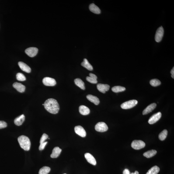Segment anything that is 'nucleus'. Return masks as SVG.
I'll use <instances>...</instances> for the list:
<instances>
[{"label": "nucleus", "mask_w": 174, "mask_h": 174, "mask_svg": "<svg viewBox=\"0 0 174 174\" xmlns=\"http://www.w3.org/2000/svg\"><path fill=\"white\" fill-rule=\"evenodd\" d=\"M44 106L49 113L57 114L59 110V106L57 101L53 99H48L45 102Z\"/></svg>", "instance_id": "obj_1"}, {"label": "nucleus", "mask_w": 174, "mask_h": 174, "mask_svg": "<svg viewBox=\"0 0 174 174\" xmlns=\"http://www.w3.org/2000/svg\"><path fill=\"white\" fill-rule=\"evenodd\" d=\"M18 141L22 148L26 151H29L30 149L31 143L30 139L25 135H21L18 137Z\"/></svg>", "instance_id": "obj_2"}, {"label": "nucleus", "mask_w": 174, "mask_h": 174, "mask_svg": "<svg viewBox=\"0 0 174 174\" xmlns=\"http://www.w3.org/2000/svg\"><path fill=\"white\" fill-rule=\"evenodd\" d=\"M137 103H138L137 101L135 100H133L124 102L121 104V106L123 109H129L134 107L137 105Z\"/></svg>", "instance_id": "obj_3"}, {"label": "nucleus", "mask_w": 174, "mask_h": 174, "mask_svg": "<svg viewBox=\"0 0 174 174\" xmlns=\"http://www.w3.org/2000/svg\"><path fill=\"white\" fill-rule=\"evenodd\" d=\"M145 146V143L142 140H135L131 144L132 148L135 150H140L144 148Z\"/></svg>", "instance_id": "obj_4"}, {"label": "nucleus", "mask_w": 174, "mask_h": 174, "mask_svg": "<svg viewBox=\"0 0 174 174\" xmlns=\"http://www.w3.org/2000/svg\"><path fill=\"white\" fill-rule=\"evenodd\" d=\"M164 30L162 26L158 28L157 29L155 36V40L157 42H159L162 40L163 37Z\"/></svg>", "instance_id": "obj_5"}, {"label": "nucleus", "mask_w": 174, "mask_h": 174, "mask_svg": "<svg viewBox=\"0 0 174 174\" xmlns=\"http://www.w3.org/2000/svg\"><path fill=\"white\" fill-rule=\"evenodd\" d=\"M95 129L97 131L104 132L107 131L108 128L106 123L103 122H100L97 123L95 126Z\"/></svg>", "instance_id": "obj_6"}, {"label": "nucleus", "mask_w": 174, "mask_h": 174, "mask_svg": "<svg viewBox=\"0 0 174 174\" xmlns=\"http://www.w3.org/2000/svg\"><path fill=\"white\" fill-rule=\"evenodd\" d=\"M42 81L43 84L47 86H54L56 84L55 80L49 77H46L44 78Z\"/></svg>", "instance_id": "obj_7"}, {"label": "nucleus", "mask_w": 174, "mask_h": 174, "mask_svg": "<svg viewBox=\"0 0 174 174\" xmlns=\"http://www.w3.org/2000/svg\"><path fill=\"white\" fill-rule=\"evenodd\" d=\"M38 49L35 47L28 48L25 50V52L28 56L30 57H33L37 54Z\"/></svg>", "instance_id": "obj_8"}, {"label": "nucleus", "mask_w": 174, "mask_h": 174, "mask_svg": "<svg viewBox=\"0 0 174 174\" xmlns=\"http://www.w3.org/2000/svg\"><path fill=\"white\" fill-rule=\"evenodd\" d=\"M162 116V113L160 112L156 113L150 118L148 120V123L150 124H153L157 122Z\"/></svg>", "instance_id": "obj_9"}, {"label": "nucleus", "mask_w": 174, "mask_h": 174, "mask_svg": "<svg viewBox=\"0 0 174 174\" xmlns=\"http://www.w3.org/2000/svg\"><path fill=\"white\" fill-rule=\"evenodd\" d=\"M75 132L77 134L82 137H85L86 136V132L84 129L81 126H76L75 128Z\"/></svg>", "instance_id": "obj_10"}, {"label": "nucleus", "mask_w": 174, "mask_h": 174, "mask_svg": "<svg viewBox=\"0 0 174 174\" xmlns=\"http://www.w3.org/2000/svg\"><path fill=\"white\" fill-rule=\"evenodd\" d=\"M97 88L100 92L103 93L109 90L110 86L107 84H99L97 85Z\"/></svg>", "instance_id": "obj_11"}, {"label": "nucleus", "mask_w": 174, "mask_h": 174, "mask_svg": "<svg viewBox=\"0 0 174 174\" xmlns=\"http://www.w3.org/2000/svg\"><path fill=\"white\" fill-rule=\"evenodd\" d=\"M85 156L86 160L90 164L94 165H96V160L92 154L89 153H87L85 154Z\"/></svg>", "instance_id": "obj_12"}, {"label": "nucleus", "mask_w": 174, "mask_h": 174, "mask_svg": "<svg viewBox=\"0 0 174 174\" xmlns=\"http://www.w3.org/2000/svg\"><path fill=\"white\" fill-rule=\"evenodd\" d=\"M156 106L157 105L156 103H154L151 104L144 109L143 112V114L145 115L150 113L156 107Z\"/></svg>", "instance_id": "obj_13"}, {"label": "nucleus", "mask_w": 174, "mask_h": 174, "mask_svg": "<svg viewBox=\"0 0 174 174\" xmlns=\"http://www.w3.org/2000/svg\"><path fill=\"white\" fill-rule=\"evenodd\" d=\"M18 64L21 69L22 70V71L25 72L26 73H30L31 71V69L29 66H28L27 64L25 63L22 62H19L18 63Z\"/></svg>", "instance_id": "obj_14"}, {"label": "nucleus", "mask_w": 174, "mask_h": 174, "mask_svg": "<svg viewBox=\"0 0 174 174\" xmlns=\"http://www.w3.org/2000/svg\"><path fill=\"white\" fill-rule=\"evenodd\" d=\"M13 86L18 92L23 93L25 91V86L22 84L18 82H15L13 85Z\"/></svg>", "instance_id": "obj_15"}, {"label": "nucleus", "mask_w": 174, "mask_h": 174, "mask_svg": "<svg viewBox=\"0 0 174 174\" xmlns=\"http://www.w3.org/2000/svg\"><path fill=\"white\" fill-rule=\"evenodd\" d=\"M62 149L58 147H55L50 156L52 158H57L61 154Z\"/></svg>", "instance_id": "obj_16"}, {"label": "nucleus", "mask_w": 174, "mask_h": 174, "mask_svg": "<svg viewBox=\"0 0 174 174\" xmlns=\"http://www.w3.org/2000/svg\"><path fill=\"white\" fill-rule=\"evenodd\" d=\"M25 120V116L24 115H22L19 117H17L14 121V122L16 125L20 126L23 124Z\"/></svg>", "instance_id": "obj_17"}, {"label": "nucleus", "mask_w": 174, "mask_h": 174, "mask_svg": "<svg viewBox=\"0 0 174 174\" xmlns=\"http://www.w3.org/2000/svg\"><path fill=\"white\" fill-rule=\"evenodd\" d=\"M79 112L81 115H87L90 113V110L87 106L82 105L79 106Z\"/></svg>", "instance_id": "obj_18"}, {"label": "nucleus", "mask_w": 174, "mask_h": 174, "mask_svg": "<svg viewBox=\"0 0 174 174\" xmlns=\"http://www.w3.org/2000/svg\"><path fill=\"white\" fill-rule=\"evenodd\" d=\"M86 98L88 100L94 104L95 105H97L100 103L99 100L96 96L91 95H88L86 96Z\"/></svg>", "instance_id": "obj_19"}, {"label": "nucleus", "mask_w": 174, "mask_h": 174, "mask_svg": "<svg viewBox=\"0 0 174 174\" xmlns=\"http://www.w3.org/2000/svg\"><path fill=\"white\" fill-rule=\"evenodd\" d=\"M90 10L94 13L99 14L101 13V10L98 7L96 6L94 4L92 3L89 5Z\"/></svg>", "instance_id": "obj_20"}, {"label": "nucleus", "mask_w": 174, "mask_h": 174, "mask_svg": "<svg viewBox=\"0 0 174 174\" xmlns=\"http://www.w3.org/2000/svg\"><path fill=\"white\" fill-rule=\"evenodd\" d=\"M81 65L89 70L92 71L93 70V67L89 63V62L86 59H84L83 61L81 63Z\"/></svg>", "instance_id": "obj_21"}, {"label": "nucleus", "mask_w": 174, "mask_h": 174, "mask_svg": "<svg viewBox=\"0 0 174 174\" xmlns=\"http://www.w3.org/2000/svg\"><path fill=\"white\" fill-rule=\"evenodd\" d=\"M74 82L75 85L79 87L81 89L85 90V83L80 78H77L75 80Z\"/></svg>", "instance_id": "obj_22"}, {"label": "nucleus", "mask_w": 174, "mask_h": 174, "mask_svg": "<svg viewBox=\"0 0 174 174\" xmlns=\"http://www.w3.org/2000/svg\"><path fill=\"white\" fill-rule=\"evenodd\" d=\"M157 151L154 150H151L144 153L143 155L147 158H150L154 156L157 153Z\"/></svg>", "instance_id": "obj_23"}, {"label": "nucleus", "mask_w": 174, "mask_h": 174, "mask_svg": "<svg viewBox=\"0 0 174 174\" xmlns=\"http://www.w3.org/2000/svg\"><path fill=\"white\" fill-rule=\"evenodd\" d=\"M159 171V168L157 166H155L151 167L146 174H157Z\"/></svg>", "instance_id": "obj_24"}, {"label": "nucleus", "mask_w": 174, "mask_h": 174, "mask_svg": "<svg viewBox=\"0 0 174 174\" xmlns=\"http://www.w3.org/2000/svg\"><path fill=\"white\" fill-rule=\"evenodd\" d=\"M126 88L124 87L117 86L113 87L112 88V90L115 93H119L123 92L126 90Z\"/></svg>", "instance_id": "obj_25"}, {"label": "nucleus", "mask_w": 174, "mask_h": 174, "mask_svg": "<svg viewBox=\"0 0 174 174\" xmlns=\"http://www.w3.org/2000/svg\"><path fill=\"white\" fill-rule=\"evenodd\" d=\"M168 134V131L166 129L163 130L159 135V138L161 141H164L166 138Z\"/></svg>", "instance_id": "obj_26"}, {"label": "nucleus", "mask_w": 174, "mask_h": 174, "mask_svg": "<svg viewBox=\"0 0 174 174\" xmlns=\"http://www.w3.org/2000/svg\"><path fill=\"white\" fill-rule=\"evenodd\" d=\"M51 169L48 167L44 166L41 168L39 174H48L50 172Z\"/></svg>", "instance_id": "obj_27"}, {"label": "nucleus", "mask_w": 174, "mask_h": 174, "mask_svg": "<svg viewBox=\"0 0 174 174\" xmlns=\"http://www.w3.org/2000/svg\"><path fill=\"white\" fill-rule=\"evenodd\" d=\"M151 86L156 87L161 85V81L158 79H155L151 80L150 82Z\"/></svg>", "instance_id": "obj_28"}, {"label": "nucleus", "mask_w": 174, "mask_h": 174, "mask_svg": "<svg viewBox=\"0 0 174 174\" xmlns=\"http://www.w3.org/2000/svg\"><path fill=\"white\" fill-rule=\"evenodd\" d=\"M17 80L19 81H24L26 80V78L25 75L21 73H18L16 75Z\"/></svg>", "instance_id": "obj_29"}, {"label": "nucleus", "mask_w": 174, "mask_h": 174, "mask_svg": "<svg viewBox=\"0 0 174 174\" xmlns=\"http://www.w3.org/2000/svg\"><path fill=\"white\" fill-rule=\"evenodd\" d=\"M48 136L47 134H44L42 136L41 138L40 139V144H42V143L45 142V140H47L48 138Z\"/></svg>", "instance_id": "obj_30"}, {"label": "nucleus", "mask_w": 174, "mask_h": 174, "mask_svg": "<svg viewBox=\"0 0 174 174\" xmlns=\"http://www.w3.org/2000/svg\"><path fill=\"white\" fill-rule=\"evenodd\" d=\"M86 80L87 81L91 83L95 84L97 83V80L91 78L90 77H87L86 78Z\"/></svg>", "instance_id": "obj_31"}, {"label": "nucleus", "mask_w": 174, "mask_h": 174, "mask_svg": "<svg viewBox=\"0 0 174 174\" xmlns=\"http://www.w3.org/2000/svg\"><path fill=\"white\" fill-rule=\"evenodd\" d=\"M7 126V124L5 122L0 121V129L5 128Z\"/></svg>", "instance_id": "obj_32"}, {"label": "nucleus", "mask_w": 174, "mask_h": 174, "mask_svg": "<svg viewBox=\"0 0 174 174\" xmlns=\"http://www.w3.org/2000/svg\"><path fill=\"white\" fill-rule=\"evenodd\" d=\"M47 142H45L42 143V144H40V146L39 147V149L40 151L44 149L45 147L46 144H47Z\"/></svg>", "instance_id": "obj_33"}, {"label": "nucleus", "mask_w": 174, "mask_h": 174, "mask_svg": "<svg viewBox=\"0 0 174 174\" xmlns=\"http://www.w3.org/2000/svg\"><path fill=\"white\" fill-rule=\"evenodd\" d=\"M89 75L90 77H91V78H94V79H95L97 80V77L95 75V74L92 73H90L89 74Z\"/></svg>", "instance_id": "obj_34"}, {"label": "nucleus", "mask_w": 174, "mask_h": 174, "mask_svg": "<svg viewBox=\"0 0 174 174\" xmlns=\"http://www.w3.org/2000/svg\"><path fill=\"white\" fill-rule=\"evenodd\" d=\"M130 171L127 169H126L123 170V174H130Z\"/></svg>", "instance_id": "obj_35"}, {"label": "nucleus", "mask_w": 174, "mask_h": 174, "mask_svg": "<svg viewBox=\"0 0 174 174\" xmlns=\"http://www.w3.org/2000/svg\"><path fill=\"white\" fill-rule=\"evenodd\" d=\"M171 73L172 74L171 75V76H172V78H173V79L174 78V67H173V68H172V70L171 71Z\"/></svg>", "instance_id": "obj_36"}, {"label": "nucleus", "mask_w": 174, "mask_h": 174, "mask_svg": "<svg viewBox=\"0 0 174 174\" xmlns=\"http://www.w3.org/2000/svg\"><path fill=\"white\" fill-rule=\"evenodd\" d=\"M130 174H139V172L137 171H135L134 173H132Z\"/></svg>", "instance_id": "obj_37"}, {"label": "nucleus", "mask_w": 174, "mask_h": 174, "mask_svg": "<svg viewBox=\"0 0 174 174\" xmlns=\"http://www.w3.org/2000/svg\"><path fill=\"white\" fill-rule=\"evenodd\" d=\"M64 174H66V173H64Z\"/></svg>", "instance_id": "obj_38"}]
</instances>
